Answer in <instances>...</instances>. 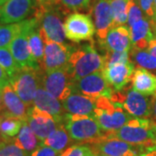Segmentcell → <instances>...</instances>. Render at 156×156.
<instances>
[{
    "instance_id": "6da1fadb",
    "label": "cell",
    "mask_w": 156,
    "mask_h": 156,
    "mask_svg": "<svg viewBox=\"0 0 156 156\" xmlns=\"http://www.w3.org/2000/svg\"><path fill=\"white\" fill-rule=\"evenodd\" d=\"M104 135L140 147L146 153L156 149V123L149 119L132 118L122 128Z\"/></svg>"
},
{
    "instance_id": "7a4b0ae2",
    "label": "cell",
    "mask_w": 156,
    "mask_h": 156,
    "mask_svg": "<svg viewBox=\"0 0 156 156\" xmlns=\"http://www.w3.org/2000/svg\"><path fill=\"white\" fill-rule=\"evenodd\" d=\"M104 66V57L97 52L92 42L78 47L73 46L66 69L76 81L92 73L102 71Z\"/></svg>"
},
{
    "instance_id": "3957f363",
    "label": "cell",
    "mask_w": 156,
    "mask_h": 156,
    "mask_svg": "<svg viewBox=\"0 0 156 156\" xmlns=\"http://www.w3.org/2000/svg\"><path fill=\"white\" fill-rule=\"evenodd\" d=\"M95 120L104 134L117 131L130 121L131 116L121 104L113 102L108 97L100 96L95 100Z\"/></svg>"
},
{
    "instance_id": "277c9868",
    "label": "cell",
    "mask_w": 156,
    "mask_h": 156,
    "mask_svg": "<svg viewBox=\"0 0 156 156\" xmlns=\"http://www.w3.org/2000/svg\"><path fill=\"white\" fill-rule=\"evenodd\" d=\"M67 11L61 4L53 6H35L33 17L37 18L39 26L46 34L48 38L58 44L65 43L66 34L64 23H62V16Z\"/></svg>"
},
{
    "instance_id": "5b68a950",
    "label": "cell",
    "mask_w": 156,
    "mask_h": 156,
    "mask_svg": "<svg viewBox=\"0 0 156 156\" xmlns=\"http://www.w3.org/2000/svg\"><path fill=\"white\" fill-rule=\"evenodd\" d=\"M44 70L40 67H20L10 77V84L21 100L29 108L34 106V97L42 85Z\"/></svg>"
},
{
    "instance_id": "8992f818",
    "label": "cell",
    "mask_w": 156,
    "mask_h": 156,
    "mask_svg": "<svg viewBox=\"0 0 156 156\" xmlns=\"http://www.w3.org/2000/svg\"><path fill=\"white\" fill-rule=\"evenodd\" d=\"M64 127L71 140L77 143L90 144L104 135L95 118L88 115L67 113Z\"/></svg>"
},
{
    "instance_id": "52a82bcc",
    "label": "cell",
    "mask_w": 156,
    "mask_h": 156,
    "mask_svg": "<svg viewBox=\"0 0 156 156\" xmlns=\"http://www.w3.org/2000/svg\"><path fill=\"white\" fill-rule=\"evenodd\" d=\"M115 103H119L134 118L148 119L152 115V101L147 95L127 86L122 90L113 91L109 98Z\"/></svg>"
},
{
    "instance_id": "ba28073f",
    "label": "cell",
    "mask_w": 156,
    "mask_h": 156,
    "mask_svg": "<svg viewBox=\"0 0 156 156\" xmlns=\"http://www.w3.org/2000/svg\"><path fill=\"white\" fill-rule=\"evenodd\" d=\"M38 23V19L33 16L29 19H25L22 31L12 40V42L8 46L19 67H40L31 54L28 42L30 30Z\"/></svg>"
},
{
    "instance_id": "9c48e42d",
    "label": "cell",
    "mask_w": 156,
    "mask_h": 156,
    "mask_svg": "<svg viewBox=\"0 0 156 156\" xmlns=\"http://www.w3.org/2000/svg\"><path fill=\"white\" fill-rule=\"evenodd\" d=\"M39 32L44 43V56L41 69L44 72H47L67 67L73 46L66 44H62L50 40L40 26Z\"/></svg>"
},
{
    "instance_id": "30bf717a",
    "label": "cell",
    "mask_w": 156,
    "mask_h": 156,
    "mask_svg": "<svg viewBox=\"0 0 156 156\" xmlns=\"http://www.w3.org/2000/svg\"><path fill=\"white\" fill-rule=\"evenodd\" d=\"M42 85L61 102L74 93V80L66 68L44 72Z\"/></svg>"
},
{
    "instance_id": "8fae6325",
    "label": "cell",
    "mask_w": 156,
    "mask_h": 156,
    "mask_svg": "<svg viewBox=\"0 0 156 156\" xmlns=\"http://www.w3.org/2000/svg\"><path fill=\"white\" fill-rule=\"evenodd\" d=\"M64 29L66 37L74 43L93 41L95 26L91 17L88 14L74 12L65 18Z\"/></svg>"
},
{
    "instance_id": "7c38bea8",
    "label": "cell",
    "mask_w": 156,
    "mask_h": 156,
    "mask_svg": "<svg viewBox=\"0 0 156 156\" xmlns=\"http://www.w3.org/2000/svg\"><path fill=\"white\" fill-rule=\"evenodd\" d=\"M89 145L96 156H140L146 153L140 147L105 135Z\"/></svg>"
},
{
    "instance_id": "4fadbf2b",
    "label": "cell",
    "mask_w": 156,
    "mask_h": 156,
    "mask_svg": "<svg viewBox=\"0 0 156 156\" xmlns=\"http://www.w3.org/2000/svg\"><path fill=\"white\" fill-rule=\"evenodd\" d=\"M113 91L102 71L92 73L87 76L74 81V93L82 94L94 100L100 96L110 98Z\"/></svg>"
},
{
    "instance_id": "5bb4252c",
    "label": "cell",
    "mask_w": 156,
    "mask_h": 156,
    "mask_svg": "<svg viewBox=\"0 0 156 156\" xmlns=\"http://www.w3.org/2000/svg\"><path fill=\"white\" fill-rule=\"evenodd\" d=\"M3 108L0 111L1 118H13L27 122L30 108L12 89L11 84L2 89Z\"/></svg>"
},
{
    "instance_id": "9a60e30c",
    "label": "cell",
    "mask_w": 156,
    "mask_h": 156,
    "mask_svg": "<svg viewBox=\"0 0 156 156\" xmlns=\"http://www.w3.org/2000/svg\"><path fill=\"white\" fill-rule=\"evenodd\" d=\"M34 10V0H7L0 6V23L10 24L22 22Z\"/></svg>"
},
{
    "instance_id": "2e32d148",
    "label": "cell",
    "mask_w": 156,
    "mask_h": 156,
    "mask_svg": "<svg viewBox=\"0 0 156 156\" xmlns=\"http://www.w3.org/2000/svg\"><path fill=\"white\" fill-rule=\"evenodd\" d=\"M27 123L38 139L44 141L59 125L51 115L33 106L30 108Z\"/></svg>"
},
{
    "instance_id": "e0dca14e",
    "label": "cell",
    "mask_w": 156,
    "mask_h": 156,
    "mask_svg": "<svg viewBox=\"0 0 156 156\" xmlns=\"http://www.w3.org/2000/svg\"><path fill=\"white\" fill-rule=\"evenodd\" d=\"M33 105L51 115L59 125H64V117L67 114L64 108L61 101L50 94L43 87V85H41L37 90L34 97Z\"/></svg>"
},
{
    "instance_id": "ac0fdd59",
    "label": "cell",
    "mask_w": 156,
    "mask_h": 156,
    "mask_svg": "<svg viewBox=\"0 0 156 156\" xmlns=\"http://www.w3.org/2000/svg\"><path fill=\"white\" fill-rule=\"evenodd\" d=\"M134 66L131 62L127 63H117L104 68L102 74L114 91H119L131 83Z\"/></svg>"
},
{
    "instance_id": "d6986e66",
    "label": "cell",
    "mask_w": 156,
    "mask_h": 156,
    "mask_svg": "<svg viewBox=\"0 0 156 156\" xmlns=\"http://www.w3.org/2000/svg\"><path fill=\"white\" fill-rule=\"evenodd\" d=\"M94 17L96 37L101 44L105 41L107 35L113 28L110 2L109 0H97L94 6Z\"/></svg>"
},
{
    "instance_id": "ffe728a7",
    "label": "cell",
    "mask_w": 156,
    "mask_h": 156,
    "mask_svg": "<svg viewBox=\"0 0 156 156\" xmlns=\"http://www.w3.org/2000/svg\"><path fill=\"white\" fill-rule=\"evenodd\" d=\"M100 45L105 51L129 52L132 47L130 30L125 25L112 28L107 35L105 41Z\"/></svg>"
},
{
    "instance_id": "44dd1931",
    "label": "cell",
    "mask_w": 156,
    "mask_h": 156,
    "mask_svg": "<svg viewBox=\"0 0 156 156\" xmlns=\"http://www.w3.org/2000/svg\"><path fill=\"white\" fill-rule=\"evenodd\" d=\"M66 113L72 115H82L94 116L95 100L86 95L73 93L62 102Z\"/></svg>"
},
{
    "instance_id": "7402d4cb",
    "label": "cell",
    "mask_w": 156,
    "mask_h": 156,
    "mask_svg": "<svg viewBox=\"0 0 156 156\" xmlns=\"http://www.w3.org/2000/svg\"><path fill=\"white\" fill-rule=\"evenodd\" d=\"M134 90L145 95H154L156 93V76L145 69H134L131 77Z\"/></svg>"
},
{
    "instance_id": "603a6c76",
    "label": "cell",
    "mask_w": 156,
    "mask_h": 156,
    "mask_svg": "<svg viewBox=\"0 0 156 156\" xmlns=\"http://www.w3.org/2000/svg\"><path fill=\"white\" fill-rule=\"evenodd\" d=\"M129 30L132 46L139 50L147 49L150 41L154 39L149 21L143 17L140 21L135 23Z\"/></svg>"
},
{
    "instance_id": "cb8c5ba5",
    "label": "cell",
    "mask_w": 156,
    "mask_h": 156,
    "mask_svg": "<svg viewBox=\"0 0 156 156\" xmlns=\"http://www.w3.org/2000/svg\"><path fill=\"white\" fill-rule=\"evenodd\" d=\"M15 144L24 150L30 155L43 145V141L38 139L32 129L30 128L27 122H23V126L17 137H13Z\"/></svg>"
},
{
    "instance_id": "d4e9b609",
    "label": "cell",
    "mask_w": 156,
    "mask_h": 156,
    "mask_svg": "<svg viewBox=\"0 0 156 156\" xmlns=\"http://www.w3.org/2000/svg\"><path fill=\"white\" fill-rule=\"evenodd\" d=\"M72 141L73 140L68 134L64 125H61L56 128L54 132H52L43 141V143L44 145L48 146L52 149L62 154L63 151L66 150L68 147H69Z\"/></svg>"
},
{
    "instance_id": "484cf974",
    "label": "cell",
    "mask_w": 156,
    "mask_h": 156,
    "mask_svg": "<svg viewBox=\"0 0 156 156\" xmlns=\"http://www.w3.org/2000/svg\"><path fill=\"white\" fill-rule=\"evenodd\" d=\"M129 61L134 64V69H145L150 70L156 69V58L147 50H139L131 47L128 52Z\"/></svg>"
},
{
    "instance_id": "4316f807",
    "label": "cell",
    "mask_w": 156,
    "mask_h": 156,
    "mask_svg": "<svg viewBox=\"0 0 156 156\" xmlns=\"http://www.w3.org/2000/svg\"><path fill=\"white\" fill-rule=\"evenodd\" d=\"M28 42L31 54L41 68L44 56V43L39 32V23L35 24L30 30L28 34Z\"/></svg>"
},
{
    "instance_id": "83f0119b",
    "label": "cell",
    "mask_w": 156,
    "mask_h": 156,
    "mask_svg": "<svg viewBox=\"0 0 156 156\" xmlns=\"http://www.w3.org/2000/svg\"><path fill=\"white\" fill-rule=\"evenodd\" d=\"M132 0H109L113 18V28L128 23L129 6Z\"/></svg>"
},
{
    "instance_id": "f1b7e54d",
    "label": "cell",
    "mask_w": 156,
    "mask_h": 156,
    "mask_svg": "<svg viewBox=\"0 0 156 156\" xmlns=\"http://www.w3.org/2000/svg\"><path fill=\"white\" fill-rule=\"evenodd\" d=\"M24 26V20L22 22L1 24L0 25V48L8 47L12 40L22 31Z\"/></svg>"
},
{
    "instance_id": "f546056e",
    "label": "cell",
    "mask_w": 156,
    "mask_h": 156,
    "mask_svg": "<svg viewBox=\"0 0 156 156\" xmlns=\"http://www.w3.org/2000/svg\"><path fill=\"white\" fill-rule=\"evenodd\" d=\"M0 156H30L15 144L13 137L0 134Z\"/></svg>"
},
{
    "instance_id": "4dcf8cb0",
    "label": "cell",
    "mask_w": 156,
    "mask_h": 156,
    "mask_svg": "<svg viewBox=\"0 0 156 156\" xmlns=\"http://www.w3.org/2000/svg\"><path fill=\"white\" fill-rule=\"evenodd\" d=\"M0 66L5 70L9 77H11L20 68L8 47L0 48Z\"/></svg>"
},
{
    "instance_id": "1f68e13d",
    "label": "cell",
    "mask_w": 156,
    "mask_h": 156,
    "mask_svg": "<svg viewBox=\"0 0 156 156\" xmlns=\"http://www.w3.org/2000/svg\"><path fill=\"white\" fill-rule=\"evenodd\" d=\"M23 121L13 118L0 117V134L8 137H15L22 128Z\"/></svg>"
},
{
    "instance_id": "d6a6232c",
    "label": "cell",
    "mask_w": 156,
    "mask_h": 156,
    "mask_svg": "<svg viewBox=\"0 0 156 156\" xmlns=\"http://www.w3.org/2000/svg\"><path fill=\"white\" fill-rule=\"evenodd\" d=\"M60 156H96L89 144L77 143L70 146Z\"/></svg>"
},
{
    "instance_id": "836d02e7",
    "label": "cell",
    "mask_w": 156,
    "mask_h": 156,
    "mask_svg": "<svg viewBox=\"0 0 156 156\" xmlns=\"http://www.w3.org/2000/svg\"><path fill=\"white\" fill-rule=\"evenodd\" d=\"M104 68L111 66L117 63H127L129 61V55L128 51L125 52H117V51H106L104 54Z\"/></svg>"
},
{
    "instance_id": "e575fe53",
    "label": "cell",
    "mask_w": 156,
    "mask_h": 156,
    "mask_svg": "<svg viewBox=\"0 0 156 156\" xmlns=\"http://www.w3.org/2000/svg\"><path fill=\"white\" fill-rule=\"evenodd\" d=\"M61 3L69 11H86L90 7V0H61Z\"/></svg>"
},
{
    "instance_id": "d590c367",
    "label": "cell",
    "mask_w": 156,
    "mask_h": 156,
    "mask_svg": "<svg viewBox=\"0 0 156 156\" xmlns=\"http://www.w3.org/2000/svg\"><path fill=\"white\" fill-rule=\"evenodd\" d=\"M143 18V12L141 11L140 7L138 5L135 0H132L129 6L128 16V27L130 28L134 25L135 23L140 21Z\"/></svg>"
},
{
    "instance_id": "8d00e7d4",
    "label": "cell",
    "mask_w": 156,
    "mask_h": 156,
    "mask_svg": "<svg viewBox=\"0 0 156 156\" xmlns=\"http://www.w3.org/2000/svg\"><path fill=\"white\" fill-rule=\"evenodd\" d=\"M142 12L151 20L154 17V0H138Z\"/></svg>"
},
{
    "instance_id": "74e56055",
    "label": "cell",
    "mask_w": 156,
    "mask_h": 156,
    "mask_svg": "<svg viewBox=\"0 0 156 156\" xmlns=\"http://www.w3.org/2000/svg\"><path fill=\"white\" fill-rule=\"evenodd\" d=\"M61 154L59 152H56V150L52 149L51 147L48 146L43 145L39 147L37 150H35L30 154V156H60Z\"/></svg>"
},
{
    "instance_id": "f35d334b",
    "label": "cell",
    "mask_w": 156,
    "mask_h": 156,
    "mask_svg": "<svg viewBox=\"0 0 156 156\" xmlns=\"http://www.w3.org/2000/svg\"><path fill=\"white\" fill-rule=\"evenodd\" d=\"M8 84H10V77L5 70L0 66V90L2 91V89Z\"/></svg>"
},
{
    "instance_id": "ab89813d",
    "label": "cell",
    "mask_w": 156,
    "mask_h": 156,
    "mask_svg": "<svg viewBox=\"0 0 156 156\" xmlns=\"http://www.w3.org/2000/svg\"><path fill=\"white\" fill-rule=\"evenodd\" d=\"M147 51L150 53L153 56L156 58V39H152L147 47Z\"/></svg>"
},
{
    "instance_id": "60d3db41",
    "label": "cell",
    "mask_w": 156,
    "mask_h": 156,
    "mask_svg": "<svg viewBox=\"0 0 156 156\" xmlns=\"http://www.w3.org/2000/svg\"><path fill=\"white\" fill-rule=\"evenodd\" d=\"M152 114L154 115L153 121L156 123V93L154 95H152Z\"/></svg>"
},
{
    "instance_id": "b9f144b4",
    "label": "cell",
    "mask_w": 156,
    "mask_h": 156,
    "mask_svg": "<svg viewBox=\"0 0 156 156\" xmlns=\"http://www.w3.org/2000/svg\"><path fill=\"white\" fill-rule=\"evenodd\" d=\"M148 21L150 23V27L152 30V33L154 35V38L156 39V17L151 19V20H148Z\"/></svg>"
},
{
    "instance_id": "7bdbcfd3",
    "label": "cell",
    "mask_w": 156,
    "mask_h": 156,
    "mask_svg": "<svg viewBox=\"0 0 156 156\" xmlns=\"http://www.w3.org/2000/svg\"><path fill=\"white\" fill-rule=\"evenodd\" d=\"M140 156H156V149L149 151V152L145 153V154H140Z\"/></svg>"
},
{
    "instance_id": "ee69618b",
    "label": "cell",
    "mask_w": 156,
    "mask_h": 156,
    "mask_svg": "<svg viewBox=\"0 0 156 156\" xmlns=\"http://www.w3.org/2000/svg\"><path fill=\"white\" fill-rule=\"evenodd\" d=\"M3 108V98H2V91L0 90V111L2 110Z\"/></svg>"
},
{
    "instance_id": "f6af8a7d",
    "label": "cell",
    "mask_w": 156,
    "mask_h": 156,
    "mask_svg": "<svg viewBox=\"0 0 156 156\" xmlns=\"http://www.w3.org/2000/svg\"><path fill=\"white\" fill-rule=\"evenodd\" d=\"M6 1H7V0H0V6L3 5L4 4H5Z\"/></svg>"
},
{
    "instance_id": "bcb514c9",
    "label": "cell",
    "mask_w": 156,
    "mask_h": 156,
    "mask_svg": "<svg viewBox=\"0 0 156 156\" xmlns=\"http://www.w3.org/2000/svg\"><path fill=\"white\" fill-rule=\"evenodd\" d=\"M154 17H156V0H154Z\"/></svg>"
},
{
    "instance_id": "7dc6e473",
    "label": "cell",
    "mask_w": 156,
    "mask_h": 156,
    "mask_svg": "<svg viewBox=\"0 0 156 156\" xmlns=\"http://www.w3.org/2000/svg\"><path fill=\"white\" fill-rule=\"evenodd\" d=\"M96 1H97V0H92V2H93V3H96Z\"/></svg>"
},
{
    "instance_id": "c3c4849f",
    "label": "cell",
    "mask_w": 156,
    "mask_h": 156,
    "mask_svg": "<svg viewBox=\"0 0 156 156\" xmlns=\"http://www.w3.org/2000/svg\"><path fill=\"white\" fill-rule=\"evenodd\" d=\"M135 2H137V3H138V0H135Z\"/></svg>"
},
{
    "instance_id": "681fc988",
    "label": "cell",
    "mask_w": 156,
    "mask_h": 156,
    "mask_svg": "<svg viewBox=\"0 0 156 156\" xmlns=\"http://www.w3.org/2000/svg\"></svg>"
}]
</instances>
